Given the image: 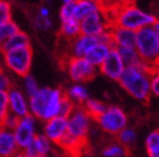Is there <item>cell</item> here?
Wrapping results in <instances>:
<instances>
[{"label":"cell","mask_w":159,"mask_h":157,"mask_svg":"<svg viewBox=\"0 0 159 157\" xmlns=\"http://www.w3.org/2000/svg\"><path fill=\"white\" fill-rule=\"evenodd\" d=\"M37 157H50V156H48V155H38Z\"/></svg>","instance_id":"obj_47"},{"label":"cell","mask_w":159,"mask_h":157,"mask_svg":"<svg viewBox=\"0 0 159 157\" xmlns=\"http://www.w3.org/2000/svg\"><path fill=\"white\" fill-rule=\"evenodd\" d=\"M19 151L13 131L0 125V157H11Z\"/></svg>","instance_id":"obj_16"},{"label":"cell","mask_w":159,"mask_h":157,"mask_svg":"<svg viewBox=\"0 0 159 157\" xmlns=\"http://www.w3.org/2000/svg\"><path fill=\"white\" fill-rule=\"evenodd\" d=\"M117 5L127 6V5H135L137 0H115Z\"/></svg>","instance_id":"obj_40"},{"label":"cell","mask_w":159,"mask_h":157,"mask_svg":"<svg viewBox=\"0 0 159 157\" xmlns=\"http://www.w3.org/2000/svg\"><path fill=\"white\" fill-rule=\"evenodd\" d=\"M116 51L118 52L119 56L124 62L125 66H134L142 63V59L135 47H118Z\"/></svg>","instance_id":"obj_24"},{"label":"cell","mask_w":159,"mask_h":157,"mask_svg":"<svg viewBox=\"0 0 159 157\" xmlns=\"http://www.w3.org/2000/svg\"><path fill=\"white\" fill-rule=\"evenodd\" d=\"M2 71H5V69H3L2 64H0V74H1V73H2Z\"/></svg>","instance_id":"obj_46"},{"label":"cell","mask_w":159,"mask_h":157,"mask_svg":"<svg viewBox=\"0 0 159 157\" xmlns=\"http://www.w3.org/2000/svg\"><path fill=\"white\" fill-rule=\"evenodd\" d=\"M117 138H118V143H120L124 146H129L132 145L133 143H135L136 141V133L133 129L125 128L122 132L117 135Z\"/></svg>","instance_id":"obj_31"},{"label":"cell","mask_w":159,"mask_h":157,"mask_svg":"<svg viewBox=\"0 0 159 157\" xmlns=\"http://www.w3.org/2000/svg\"><path fill=\"white\" fill-rule=\"evenodd\" d=\"M22 88H23V92L29 98V97L33 96L34 93H37L41 87L39 86L37 79L32 75L28 74L22 77Z\"/></svg>","instance_id":"obj_27"},{"label":"cell","mask_w":159,"mask_h":157,"mask_svg":"<svg viewBox=\"0 0 159 157\" xmlns=\"http://www.w3.org/2000/svg\"><path fill=\"white\" fill-rule=\"evenodd\" d=\"M80 34H82V33H81V23L79 20L73 18V19L61 21L60 35L62 36V39H64L67 42H71L76 39Z\"/></svg>","instance_id":"obj_22"},{"label":"cell","mask_w":159,"mask_h":157,"mask_svg":"<svg viewBox=\"0 0 159 157\" xmlns=\"http://www.w3.org/2000/svg\"><path fill=\"white\" fill-rule=\"evenodd\" d=\"M19 120L20 118L17 116H15L13 113L9 112L7 114V117H6L5 119H3V121L1 122V126H3V128L8 129V130H11L13 131L16 129V126L18 125V123H19Z\"/></svg>","instance_id":"obj_37"},{"label":"cell","mask_w":159,"mask_h":157,"mask_svg":"<svg viewBox=\"0 0 159 157\" xmlns=\"http://www.w3.org/2000/svg\"><path fill=\"white\" fill-rule=\"evenodd\" d=\"M152 69L144 62L134 66H126L118 83L129 96L138 101L146 102L152 95L150 76Z\"/></svg>","instance_id":"obj_1"},{"label":"cell","mask_w":159,"mask_h":157,"mask_svg":"<svg viewBox=\"0 0 159 157\" xmlns=\"http://www.w3.org/2000/svg\"><path fill=\"white\" fill-rule=\"evenodd\" d=\"M59 15L61 21H65V20H70L75 18V1L62 3V6L60 8Z\"/></svg>","instance_id":"obj_32"},{"label":"cell","mask_w":159,"mask_h":157,"mask_svg":"<svg viewBox=\"0 0 159 157\" xmlns=\"http://www.w3.org/2000/svg\"><path fill=\"white\" fill-rule=\"evenodd\" d=\"M30 43H31V42H30L29 35L20 30L17 33H15L11 37H9V39L0 46V49H1L2 53H5V52L12 51V49L28 47V46H30Z\"/></svg>","instance_id":"obj_20"},{"label":"cell","mask_w":159,"mask_h":157,"mask_svg":"<svg viewBox=\"0 0 159 157\" xmlns=\"http://www.w3.org/2000/svg\"><path fill=\"white\" fill-rule=\"evenodd\" d=\"M2 54L3 64L10 73L19 77L30 74L33 61V52L31 46L8 51Z\"/></svg>","instance_id":"obj_5"},{"label":"cell","mask_w":159,"mask_h":157,"mask_svg":"<svg viewBox=\"0 0 159 157\" xmlns=\"http://www.w3.org/2000/svg\"><path fill=\"white\" fill-rule=\"evenodd\" d=\"M125 67L126 66H125L124 62L119 56L118 52L114 47L108 54V56L106 57V59L103 62V64L98 67V70L101 74L106 76L107 78L118 81L119 77L122 76Z\"/></svg>","instance_id":"obj_11"},{"label":"cell","mask_w":159,"mask_h":157,"mask_svg":"<svg viewBox=\"0 0 159 157\" xmlns=\"http://www.w3.org/2000/svg\"><path fill=\"white\" fill-rule=\"evenodd\" d=\"M64 95L74 102L75 106H83L84 102L89 98V93L83 83H74L64 91Z\"/></svg>","instance_id":"obj_21"},{"label":"cell","mask_w":159,"mask_h":157,"mask_svg":"<svg viewBox=\"0 0 159 157\" xmlns=\"http://www.w3.org/2000/svg\"><path fill=\"white\" fill-rule=\"evenodd\" d=\"M104 10V7L91 0H75V19L82 21L93 13Z\"/></svg>","instance_id":"obj_19"},{"label":"cell","mask_w":159,"mask_h":157,"mask_svg":"<svg viewBox=\"0 0 159 157\" xmlns=\"http://www.w3.org/2000/svg\"><path fill=\"white\" fill-rule=\"evenodd\" d=\"M67 133V119L55 117L45 121L43 126V134L52 143L59 144Z\"/></svg>","instance_id":"obj_14"},{"label":"cell","mask_w":159,"mask_h":157,"mask_svg":"<svg viewBox=\"0 0 159 157\" xmlns=\"http://www.w3.org/2000/svg\"><path fill=\"white\" fill-rule=\"evenodd\" d=\"M16 141L20 151H23L37 135V119L31 114L20 118L19 123L13 130Z\"/></svg>","instance_id":"obj_10"},{"label":"cell","mask_w":159,"mask_h":157,"mask_svg":"<svg viewBox=\"0 0 159 157\" xmlns=\"http://www.w3.org/2000/svg\"><path fill=\"white\" fill-rule=\"evenodd\" d=\"M63 68L74 83H83L95 77L97 68L85 57L66 56L63 59Z\"/></svg>","instance_id":"obj_6"},{"label":"cell","mask_w":159,"mask_h":157,"mask_svg":"<svg viewBox=\"0 0 159 157\" xmlns=\"http://www.w3.org/2000/svg\"><path fill=\"white\" fill-rule=\"evenodd\" d=\"M18 31H20V29L13 20L7 23H3V24H0V46Z\"/></svg>","instance_id":"obj_26"},{"label":"cell","mask_w":159,"mask_h":157,"mask_svg":"<svg viewBox=\"0 0 159 157\" xmlns=\"http://www.w3.org/2000/svg\"><path fill=\"white\" fill-rule=\"evenodd\" d=\"M109 34L112 44L115 49L118 47H135L136 44V31L125 29L117 25H111Z\"/></svg>","instance_id":"obj_15"},{"label":"cell","mask_w":159,"mask_h":157,"mask_svg":"<svg viewBox=\"0 0 159 157\" xmlns=\"http://www.w3.org/2000/svg\"><path fill=\"white\" fill-rule=\"evenodd\" d=\"M157 68H159V64H158V65H157Z\"/></svg>","instance_id":"obj_48"},{"label":"cell","mask_w":159,"mask_h":157,"mask_svg":"<svg viewBox=\"0 0 159 157\" xmlns=\"http://www.w3.org/2000/svg\"><path fill=\"white\" fill-rule=\"evenodd\" d=\"M91 1H93V2H96V3H98V5H101V6H103V7H105V0H91Z\"/></svg>","instance_id":"obj_43"},{"label":"cell","mask_w":159,"mask_h":157,"mask_svg":"<svg viewBox=\"0 0 159 157\" xmlns=\"http://www.w3.org/2000/svg\"><path fill=\"white\" fill-rule=\"evenodd\" d=\"M39 155H48L51 152V144L52 142L45 136L44 134H37L33 140Z\"/></svg>","instance_id":"obj_29"},{"label":"cell","mask_w":159,"mask_h":157,"mask_svg":"<svg viewBox=\"0 0 159 157\" xmlns=\"http://www.w3.org/2000/svg\"><path fill=\"white\" fill-rule=\"evenodd\" d=\"M38 15L43 18H50L51 11H50L49 7H47V6H41V7L39 8V10H38Z\"/></svg>","instance_id":"obj_39"},{"label":"cell","mask_w":159,"mask_h":157,"mask_svg":"<svg viewBox=\"0 0 159 157\" xmlns=\"http://www.w3.org/2000/svg\"><path fill=\"white\" fill-rule=\"evenodd\" d=\"M105 2H106V3H105V7H109V6L115 5V3H116V1H115V0H105Z\"/></svg>","instance_id":"obj_42"},{"label":"cell","mask_w":159,"mask_h":157,"mask_svg":"<svg viewBox=\"0 0 159 157\" xmlns=\"http://www.w3.org/2000/svg\"><path fill=\"white\" fill-rule=\"evenodd\" d=\"M61 148H63L66 154H69L72 157H80L83 154V151L86 148L87 146V141L77 140V138H73L70 134H65V136L57 144Z\"/></svg>","instance_id":"obj_18"},{"label":"cell","mask_w":159,"mask_h":157,"mask_svg":"<svg viewBox=\"0 0 159 157\" xmlns=\"http://www.w3.org/2000/svg\"><path fill=\"white\" fill-rule=\"evenodd\" d=\"M111 25H117L125 29L138 31L146 27H152L157 21L155 15L148 13L136 5H115L105 7Z\"/></svg>","instance_id":"obj_2"},{"label":"cell","mask_w":159,"mask_h":157,"mask_svg":"<svg viewBox=\"0 0 159 157\" xmlns=\"http://www.w3.org/2000/svg\"><path fill=\"white\" fill-rule=\"evenodd\" d=\"M152 28H154L155 32H156L157 36H158V39H159V21H158V20H157L156 22L154 23V25H152Z\"/></svg>","instance_id":"obj_41"},{"label":"cell","mask_w":159,"mask_h":157,"mask_svg":"<svg viewBox=\"0 0 159 157\" xmlns=\"http://www.w3.org/2000/svg\"><path fill=\"white\" fill-rule=\"evenodd\" d=\"M80 23H81V33L91 36H99L103 33L107 32L111 28V21L105 9L89 15L82 21H80Z\"/></svg>","instance_id":"obj_9"},{"label":"cell","mask_w":159,"mask_h":157,"mask_svg":"<svg viewBox=\"0 0 159 157\" xmlns=\"http://www.w3.org/2000/svg\"><path fill=\"white\" fill-rule=\"evenodd\" d=\"M11 157H25V154H23V153L21 152V151H19V152L16 153V154L12 155Z\"/></svg>","instance_id":"obj_44"},{"label":"cell","mask_w":159,"mask_h":157,"mask_svg":"<svg viewBox=\"0 0 159 157\" xmlns=\"http://www.w3.org/2000/svg\"><path fill=\"white\" fill-rule=\"evenodd\" d=\"M9 102H8V93L0 92V124L3 121V119L9 113Z\"/></svg>","instance_id":"obj_36"},{"label":"cell","mask_w":159,"mask_h":157,"mask_svg":"<svg viewBox=\"0 0 159 157\" xmlns=\"http://www.w3.org/2000/svg\"><path fill=\"white\" fill-rule=\"evenodd\" d=\"M12 87V80L9 77V75L6 71H2L0 74V92H8Z\"/></svg>","instance_id":"obj_38"},{"label":"cell","mask_w":159,"mask_h":157,"mask_svg":"<svg viewBox=\"0 0 159 157\" xmlns=\"http://www.w3.org/2000/svg\"><path fill=\"white\" fill-rule=\"evenodd\" d=\"M62 3H67V2H72V1H75V0H60Z\"/></svg>","instance_id":"obj_45"},{"label":"cell","mask_w":159,"mask_h":157,"mask_svg":"<svg viewBox=\"0 0 159 157\" xmlns=\"http://www.w3.org/2000/svg\"><path fill=\"white\" fill-rule=\"evenodd\" d=\"M75 108H76V106L74 104V102H72L66 96H64L62 102H61V107H60L59 117H62V118L67 119L70 116H71V113L74 111Z\"/></svg>","instance_id":"obj_33"},{"label":"cell","mask_w":159,"mask_h":157,"mask_svg":"<svg viewBox=\"0 0 159 157\" xmlns=\"http://www.w3.org/2000/svg\"><path fill=\"white\" fill-rule=\"evenodd\" d=\"M146 148L149 157H159V130L149 133L146 138Z\"/></svg>","instance_id":"obj_25"},{"label":"cell","mask_w":159,"mask_h":157,"mask_svg":"<svg viewBox=\"0 0 159 157\" xmlns=\"http://www.w3.org/2000/svg\"><path fill=\"white\" fill-rule=\"evenodd\" d=\"M82 107L87 112V114L92 118V120H96L107 108V106L103 101L97 100V99H93V98L87 99Z\"/></svg>","instance_id":"obj_23"},{"label":"cell","mask_w":159,"mask_h":157,"mask_svg":"<svg viewBox=\"0 0 159 157\" xmlns=\"http://www.w3.org/2000/svg\"><path fill=\"white\" fill-rule=\"evenodd\" d=\"M12 20V6L8 0H0V24Z\"/></svg>","instance_id":"obj_30"},{"label":"cell","mask_w":159,"mask_h":157,"mask_svg":"<svg viewBox=\"0 0 159 157\" xmlns=\"http://www.w3.org/2000/svg\"><path fill=\"white\" fill-rule=\"evenodd\" d=\"M97 123L104 132L111 135H118L127 128V116L123 109L117 106H109L96 119Z\"/></svg>","instance_id":"obj_7"},{"label":"cell","mask_w":159,"mask_h":157,"mask_svg":"<svg viewBox=\"0 0 159 157\" xmlns=\"http://www.w3.org/2000/svg\"><path fill=\"white\" fill-rule=\"evenodd\" d=\"M114 49L112 43H105V42H99L91 51L87 53L85 58L96 68H98L103 64V62L106 59L111 51Z\"/></svg>","instance_id":"obj_17"},{"label":"cell","mask_w":159,"mask_h":157,"mask_svg":"<svg viewBox=\"0 0 159 157\" xmlns=\"http://www.w3.org/2000/svg\"><path fill=\"white\" fill-rule=\"evenodd\" d=\"M135 49L148 66L157 67L159 63V39L152 27H146L136 32Z\"/></svg>","instance_id":"obj_4"},{"label":"cell","mask_w":159,"mask_h":157,"mask_svg":"<svg viewBox=\"0 0 159 157\" xmlns=\"http://www.w3.org/2000/svg\"><path fill=\"white\" fill-rule=\"evenodd\" d=\"M8 102H9V111L19 118L30 114L29 111V98L23 90L13 86L8 91Z\"/></svg>","instance_id":"obj_12"},{"label":"cell","mask_w":159,"mask_h":157,"mask_svg":"<svg viewBox=\"0 0 159 157\" xmlns=\"http://www.w3.org/2000/svg\"><path fill=\"white\" fill-rule=\"evenodd\" d=\"M92 118L87 114L82 106H76L67 118V134L77 140L87 141Z\"/></svg>","instance_id":"obj_8"},{"label":"cell","mask_w":159,"mask_h":157,"mask_svg":"<svg viewBox=\"0 0 159 157\" xmlns=\"http://www.w3.org/2000/svg\"><path fill=\"white\" fill-rule=\"evenodd\" d=\"M158 64H159V63H158Z\"/></svg>","instance_id":"obj_49"},{"label":"cell","mask_w":159,"mask_h":157,"mask_svg":"<svg viewBox=\"0 0 159 157\" xmlns=\"http://www.w3.org/2000/svg\"><path fill=\"white\" fill-rule=\"evenodd\" d=\"M64 96V91L59 88L41 87L37 93L29 97L30 114L43 122L59 117L60 107Z\"/></svg>","instance_id":"obj_3"},{"label":"cell","mask_w":159,"mask_h":157,"mask_svg":"<svg viewBox=\"0 0 159 157\" xmlns=\"http://www.w3.org/2000/svg\"><path fill=\"white\" fill-rule=\"evenodd\" d=\"M150 90L152 95L159 98V68L155 67L150 76Z\"/></svg>","instance_id":"obj_35"},{"label":"cell","mask_w":159,"mask_h":157,"mask_svg":"<svg viewBox=\"0 0 159 157\" xmlns=\"http://www.w3.org/2000/svg\"><path fill=\"white\" fill-rule=\"evenodd\" d=\"M33 25L39 31H49V30L52 29L53 21L51 20V18H43L37 15L34 17V20H33Z\"/></svg>","instance_id":"obj_34"},{"label":"cell","mask_w":159,"mask_h":157,"mask_svg":"<svg viewBox=\"0 0 159 157\" xmlns=\"http://www.w3.org/2000/svg\"><path fill=\"white\" fill-rule=\"evenodd\" d=\"M101 41L99 36H91V35L80 34L76 39L69 42V54L66 56L72 57H85L91 49L98 44Z\"/></svg>","instance_id":"obj_13"},{"label":"cell","mask_w":159,"mask_h":157,"mask_svg":"<svg viewBox=\"0 0 159 157\" xmlns=\"http://www.w3.org/2000/svg\"><path fill=\"white\" fill-rule=\"evenodd\" d=\"M103 155L105 157H126L127 147L120 143H113L103 150Z\"/></svg>","instance_id":"obj_28"}]
</instances>
